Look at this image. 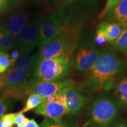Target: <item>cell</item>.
Masks as SVG:
<instances>
[{"label":"cell","mask_w":127,"mask_h":127,"mask_svg":"<svg viewBox=\"0 0 127 127\" xmlns=\"http://www.w3.org/2000/svg\"><path fill=\"white\" fill-rule=\"evenodd\" d=\"M121 107L114 98L106 95L96 97L87 111V127H112L118 121Z\"/></svg>","instance_id":"3957f363"},{"label":"cell","mask_w":127,"mask_h":127,"mask_svg":"<svg viewBox=\"0 0 127 127\" xmlns=\"http://www.w3.org/2000/svg\"><path fill=\"white\" fill-rule=\"evenodd\" d=\"M45 98L42 97L36 94H31L28 96V98L27 99L25 107L21 111H20V112L24 114L25 112L32 110V109H34L38 106H39L41 103L44 102Z\"/></svg>","instance_id":"44dd1931"},{"label":"cell","mask_w":127,"mask_h":127,"mask_svg":"<svg viewBox=\"0 0 127 127\" xmlns=\"http://www.w3.org/2000/svg\"><path fill=\"white\" fill-rule=\"evenodd\" d=\"M114 94L121 108L127 111V77H123L115 82Z\"/></svg>","instance_id":"2e32d148"},{"label":"cell","mask_w":127,"mask_h":127,"mask_svg":"<svg viewBox=\"0 0 127 127\" xmlns=\"http://www.w3.org/2000/svg\"><path fill=\"white\" fill-rule=\"evenodd\" d=\"M64 95V101L66 114L76 115L79 114L85 105V98L80 90L71 86L61 90Z\"/></svg>","instance_id":"7c38bea8"},{"label":"cell","mask_w":127,"mask_h":127,"mask_svg":"<svg viewBox=\"0 0 127 127\" xmlns=\"http://www.w3.org/2000/svg\"><path fill=\"white\" fill-rule=\"evenodd\" d=\"M24 127H39V125L36 123V122L34 119L29 120V121L24 125Z\"/></svg>","instance_id":"d6a6232c"},{"label":"cell","mask_w":127,"mask_h":127,"mask_svg":"<svg viewBox=\"0 0 127 127\" xmlns=\"http://www.w3.org/2000/svg\"><path fill=\"white\" fill-rule=\"evenodd\" d=\"M111 47L118 51L126 53L127 52V27H123L118 37L111 43Z\"/></svg>","instance_id":"ffe728a7"},{"label":"cell","mask_w":127,"mask_h":127,"mask_svg":"<svg viewBox=\"0 0 127 127\" xmlns=\"http://www.w3.org/2000/svg\"><path fill=\"white\" fill-rule=\"evenodd\" d=\"M11 1V0H0V15L7 11Z\"/></svg>","instance_id":"f546056e"},{"label":"cell","mask_w":127,"mask_h":127,"mask_svg":"<svg viewBox=\"0 0 127 127\" xmlns=\"http://www.w3.org/2000/svg\"><path fill=\"white\" fill-rule=\"evenodd\" d=\"M24 0H11L12 4H17V3H21Z\"/></svg>","instance_id":"e575fe53"},{"label":"cell","mask_w":127,"mask_h":127,"mask_svg":"<svg viewBox=\"0 0 127 127\" xmlns=\"http://www.w3.org/2000/svg\"><path fill=\"white\" fill-rule=\"evenodd\" d=\"M39 64V52H35L34 54L23 55L11 68L21 70L30 71L34 72Z\"/></svg>","instance_id":"9a60e30c"},{"label":"cell","mask_w":127,"mask_h":127,"mask_svg":"<svg viewBox=\"0 0 127 127\" xmlns=\"http://www.w3.org/2000/svg\"><path fill=\"white\" fill-rule=\"evenodd\" d=\"M28 121H29V119L26 118L24 114L21 113L20 112H16L15 118H14V123L15 124L17 125V126H19V125L24 126Z\"/></svg>","instance_id":"83f0119b"},{"label":"cell","mask_w":127,"mask_h":127,"mask_svg":"<svg viewBox=\"0 0 127 127\" xmlns=\"http://www.w3.org/2000/svg\"><path fill=\"white\" fill-rule=\"evenodd\" d=\"M75 1H76V0H57V4H58V6H61L63 5L69 4V3Z\"/></svg>","instance_id":"836d02e7"},{"label":"cell","mask_w":127,"mask_h":127,"mask_svg":"<svg viewBox=\"0 0 127 127\" xmlns=\"http://www.w3.org/2000/svg\"><path fill=\"white\" fill-rule=\"evenodd\" d=\"M121 1H123V0H107L105 7L99 15V18L102 19L103 17L108 12H109L111 9H113L114 7H115Z\"/></svg>","instance_id":"d4e9b609"},{"label":"cell","mask_w":127,"mask_h":127,"mask_svg":"<svg viewBox=\"0 0 127 127\" xmlns=\"http://www.w3.org/2000/svg\"><path fill=\"white\" fill-rule=\"evenodd\" d=\"M126 69L123 58L114 51L104 48L86 77L79 84V88L88 94L107 92L114 88L116 78Z\"/></svg>","instance_id":"6da1fadb"},{"label":"cell","mask_w":127,"mask_h":127,"mask_svg":"<svg viewBox=\"0 0 127 127\" xmlns=\"http://www.w3.org/2000/svg\"><path fill=\"white\" fill-rule=\"evenodd\" d=\"M100 51L94 41L82 39L81 35L71 55V65L79 71H88L96 62Z\"/></svg>","instance_id":"8992f818"},{"label":"cell","mask_w":127,"mask_h":127,"mask_svg":"<svg viewBox=\"0 0 127 127\" xmlns=\"http://www.w3.org/2000/svg\"><path fill=\"white\" fill-rule=\"evenodd\" d=\"M35 113L51 120L61 121L66 110L61 91L54 95L45 98L44 102L34 109Z\"/></svg>","instance_id":"9c48e42d"},{"label":"cell","mask_w":127,"mask_h":127,"mask_svg":"<svg viewBox=\"0 0 127 127\" xmlns=\"http://www.w3.org/2000/svg\"><path fill=\"white\" fill-rule=\"evenodd\" d=\"M33 4L38 7H44L48 5L50 0H30Z\"/></svg>","instance_id":"4dcf8cb0"},{"label":"cell","mask_w":127,"mask_h":127,"mask_svg":"<svg viewBox=\"0 0 127 127\" xmlns=\"http://www.w3.org/2000/svg\"><path fill=\"white\" fill-rule=\"evenodd\" d=\"M112 127H127V119L118 121Z\"/></svg>","instance_id":"1f68e13d"},{"label":"cell","mask_w":127,"mask_h":127,"mask_svg":"<svg viewBox=\"0 0 127 127\" xmlns=\"http://www.w3.org/2000/svg\"><path fill=\"white\" fill-rule=\"evenodd\" d=\"M42 127H68L65 123L61 121H57L47 117H45L41 124Z\"/></svg>","instance_id":"cb8c5ba5"},{"label":"cell","mask_w":127,"mask_h":127,"mask_svg":"<svg viewBox=\"0 0 127 127\" xmlns=\"http://www.w3.org/2000/svg\"><path fill=\"white\" fill-rule=\"evenodd\" d=\"M8 54L9 55V58H10L11 61L12 66L14 65V64L17 62V60L23 55V54L20 50H19L17 48L14 47V48L12 49L11 52L9 54Z\"/></svg>","instance_id":"4316f807"},{"label":"cell","mask_w":127,"mask_h":127,"mask_svg":"<svg viewBox=\"0 0 127 127\" xmlns=\"http://www.w3.org/2000/svg\"><path fill=\"white\" fill-rule=\"evenodd\" d=\"M79 35L63 31L39 51V63L45 60L68 55L71 57Z\"/></svg>","instance_id":"5b68a950"},{"label":"cell","mask_w":127,"mask_h":127,"mask_svg":"<svg viewBox=\"0 0 127 127\" xmlns=\"http://www.w3.org/2000/svg\"><path fill=\"white\" fill-rule=\"evenodd\" d=\"M14 103L13 99L0 96V118L12 108Z\"/></svg>","instance_id":"7402d4cb"},{"label":"cell","mask_w":127,"mask_h":127,"mask_svg":"<svg viewBox=\"0 0 127 127\" xmlns=\"http://www.w3.org/2000/svg\"><path fill=\"white\" fill-rule=\"evenodd\" d=\"M1 97L23 100L29 96L28 81L11 88L5 90L1 92Z\"/></svg>","instance_id":"e0dca14e"},{"label":"cell","mask_w":127,"mask_h":127,"mask_svg":"<svg viewBox=\"0 0 127 127\" xmlns=\"http://www.w3.org/2000/svg\"><path fill=\"white\" fill-rule=\"evenodd\" d=\"M0 127H3L2 123V121H1V118H0Z\"/></svg>","instance_id":"d590c367"},{"label":"cell","mask_w":127,"mask_h":127,"mask_svg":"<svg viewBox=\"0 0 127 127\" xmlns=\"http://www.w3.org/2000/svg\"><path fill=\"white\" fill-rule=\"evenodd\" d=\"M98 6L96 0H76L58 6L56 9L63 23V31L80 35L82 28L94 15Z\"/></svg>","instance_id":"7a4b0ae2"},{"label":"cell","mask_w":127,"mask_h":127,"mask_svg":"<svg viewBox=\"0 0 127 127\" xmlns=\"http://www.w3.org/2000/svg\"><path fill=\"white\" fill-rule=\"evenodd\" d=\"M75 82L71 79H67L61 81H35L30 79L28 80V91L30 95L36 94L44 98L54 95L66 87L74 86Z\"/></svg>","instance_id":"8fae6325"},{"label":"cell","mask_w":127,"mask_h":127,"mask_svg":"<svg viewBox=\"0 0 127 127\" xmlns=\"http://www.w3.org/2000/svg\"><path fill=\"white\" fill-rule=\"evenodd\" d=\"M107 39H106L105 35L104 32L99 30L96 29V34L94 38V42L98 45H102L105 42H107Z\"/></svg>","instance_id":"f1b7e54d"},{"label":"cell","mask_w":127,"mask_h":127,"mask_svg":"<svg viewBox=\"0 0 127 127\" xmlns=\"http://www.w3.org/2000/svg\"><path fill=\"white\" fill-rule=\"evenodd\" d=\"M16 113L8 114L3 115L1 117V121L3 127H12L14 123V118H15Z\"/></svg>","instance_id":"484cf974"},{"label":"cell","mask_w":127,"mask_h":127,"mask_svg":"<svg viewBox=\"0 0 127 127\" xmlns=\"http://www.w3.org/2000/svg\"><path fill=\"white\" fill-rule=\"evenodd\" d=\"M44 14H38L25 24L16 38L15 47L21 51L23 55L29 54L39 41V28Z\"/></svg>","instance_id":"52a82bcc"},{"label":"cell","mask_w":127,"mask_h":127,"mask_svg":"<svg viewBox=\"0 0 127 127\" xmlns=\"http://www.w3.org/2000/svg\"><path fill=\"white\" fill-rule=\"evenodd\" d=\"M16 45V39L9 30L4 25H0V52L12 50Z\"/></svg>","instance_id":"d6986e66"},{"label":"cell","mask_w":127,"mask_h":127,"mask_svg":"<svg viewBox=\"0 0 127 127\" xmlns=\"http://www.w3.org/2000/svg\"><path fill=\"white\" fill-rule=\"evenodd\" d=\"M63 30V23L57 9L47 15L43 14L39 28V48L59 35Z\"/></svg>","instance_id":"ba28073f"},{"label":"cell","mask_w":127,"mask_h":127,"mask_svg":"<svg viewBox=\"0 0 127 127\" xmlns=\"http://www.w3.org/2000/svg\"><path fill=\"white\" fill-rule=\"evenodd\" d=\"M11 66L12 63L8 54L7 52H0V73L3 74Z\"/></svg>","instance_id":"603a6c76"},{"label":"cell","mask_w":127,"mask_h":127,"mask_svg":"<svg viewBox=\"0 0 127 127\" xmlns=\"http://www.w3.org/2000/svg\"><path fill=\"white\" fill-rule=\"evenodd\" d=\"M126 55H127V52H126Z\"/></svg>","instance_id":"74e56055"},{"label":"cell","mask_w":127,"mask_h":127,"mask_svg":"<svg viewBox=\"0 0 127 127\" xmlns=\"http://www.w3.org/2000/svg\"><path fill=\"white\" fill-rule=\"evenodd\" d=\"M21 3L12 4V7L5 12L3 18L2 25L9 30L15 39L30 18L27 9L21 5Z\"/></svg>","instance_id":"30bf717a"},{"label":"cell","mask_w":127,"mask_h":127,"mask_svg":"<svg viewBox=\"0 0 127 127\" xmlns=\"http://www.w3.org/2000/svg\"><path fill=\"white\" fill-rule=\"evenodd\" d=\"M71 57L63 55L41 61L30 79L44 81H61L68 79L71 72Z\"/></svg>","instance_id":"277c9868"},{"label":"cell","mask_w":127,"mask_h":127,"mask_svg":"<svg viewBox=\"0 0 127 127\" xmlns=\"http://www.w3.org/2000/svg\"><path fill=\"white\" fill-rule=\"evenodd\" d=\"M97 30L104 32L108 42H112L120 35L123 30V27L117 24L103 21L98 25Z\"/></svg>","instance_id":"ac0fdd59"},{"label":"cell","mask_w":127,"mask_h":127,"mask_svg":"<svg viewBox=\"0 0 127 127\" xmlns=\"http://www.w3.org/2000/svg\"><path fill=\"white\" fill-rule=\"evenodd\" d=\"M33 72L10 68L0 75V92L28 81Z\"/></svg>","instance_id":"4fadbf2b"},{"label":"cell","mask_w":127,"mask_h":127,"mask_svg":"<svg viewBox=\"0 0 127 127\" xmlns=\"http://www.w3.org/2000/svg\"><path fill=\"white\" fill-rule=\"evenodd\" d=\"M17 127H24L21 126V125H19V126H17Z\"/></svg>","instance_id":"8d00e7d4"},{"label":"cell","mask_w":127,"mask_h":127,"mask_svg":"<svg viewBox=\"0 0 127 127\" xmlns=\"http://www.w3.org/2000/svg\"><path fill=\"white\" fill-rule=\"evenodd\" d=\"M104 22L117 24L123 27H127V0H123L105 15Z\"/></svg>","instance_id":"5bb4252c"}]
</instances>
